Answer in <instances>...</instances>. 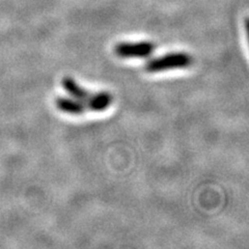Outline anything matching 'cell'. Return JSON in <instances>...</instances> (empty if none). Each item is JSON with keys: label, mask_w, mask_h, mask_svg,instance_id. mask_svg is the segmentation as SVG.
<instances>
[{"label": "cell", "mask_w": 249, "mask_h": 249, "mask_svg": "<svg viewBox=\"0 0 249 249\" xmlns=\"http://www.w3.org/2000/svg\"><path fill=\"white\" fill-rule=\"evenodd\" d=\"M61 85L73 99L88 104L89 111L103 112L112 104L113 98L109 92L101 91L91 93L88 89L81 88L71 77H65L61 81Z\"/></svg>", "instance_id": "obj_1"}, {"label": "cell", "mask_w": 249, "mask_h": 249, "mask_svg": "<svg viewBox=\"0 0 249 249\" xmlns=\"http://www.w3.org/2000/svg\"><path fill=\"white\" fill-rule=\"evenodd\" d=\"M192 64V57L188 53L175 52L153 58L145 64L144 69L147 73H160L188 68Z\"/></svg>", "instance_id": "obj_2"}, {"label": "cell", "mask_w": 249, "mask_h": 249, "mask_svg": "<svg viewBox=\"0 0 249 249\" xmlns=\"http://www.w3.org/2000/svg\"><path fill=\"white\" fill-rule=\"evenodd\" d=\"M155 50L152 42L142 41L136 43H120L114 47V53L122 58H146Z\"/></svg>", "instance_id": "obj_3"}, {"label": "cell", "mask_w": 249, "mask_h": 249, "mask_svg": "<svg viewBox=\"0 0 249 249\" xmlns=\"http://www.w3.org/2000/svg\"><path fill=\"white\" fill-rule=\"evenodd\" d=\"M55 106L61 112L72 115H80L89 111L88 104L73 98L58 97L55 99Z\"/></svg>", "instance_id": "obj_4"}]
</instances>
